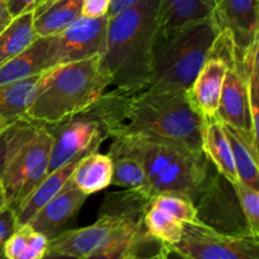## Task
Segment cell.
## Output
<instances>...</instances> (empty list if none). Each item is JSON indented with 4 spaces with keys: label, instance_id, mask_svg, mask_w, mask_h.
Listing matches in <instances>:
<instances>
[{
    "label": "cell",
    "instance_id": "cb8c5ba5",
    "mask_svg": "<svg viewBox=\"0 0 259 259\" xmlns=\"http://www.w3.org/2000/svg\"><path fill=\"white\" fill-rule=\"evenodd\" d=\"M111 139L113 142L108 153L113 162L111 185L128 190H143L146 176L141 161L118 139Z\"/></svg>",
    "mask_w": 259,
    "mask_h": 259
},
{
    "label": "cell",
    "instance_id": "e0dca14e",
    "mask_svg": "<svg viewBox=\"0 0 259 259\" xmlns=\"http://www.w3.org/2000/svg\"><path fill=\"white\" fill-rule=\"evenodd\" d=\"M201 137L202 152L218 174L229 180L233 185L237 184L239 177L235 169L232 147L222 120L217 115L202 118Z\"/></svg>",
    "mask_w": 259,
    "mask_h": 259
},
{
    "label": "cell",
    "instance_id": "d590c367",
    "mask_svg": "<svg viewBox=\"0 0 259 259\" xmlns=\"http://www.w3.org/2000/svg\"><path fill=\"white\" fill-rule=\"evenodd\" d=\"M159 249H161L162 254H163L164 259H190L186 255L181 254L180 252L175 250L174 248L167 247V245H161L159 244Z\"/></svg>",
    "mask_w": 259,
    "mask_h": 259
},
{
    "label": "cell",
    "instance_id": "7a4b0ae2",
    "mask_svg": "<svg viewBox=\"0 0 259 259\" xmlns=\"http://www.w3.org/2000/svg\"><path fill=\"white\" fill-rule=\"evenodd\" d=\"M113 138L141 161L146 176V185L141 191L149 200L156 195L172 192L196 202L212 176L204 152L184 143L147 134Z\"/></svg>",
    "mask_w": 259,
    "mask_h": 259
},
{
    "label": "cell",
    "instance_id": "d6a6232c",
    "mask_svg": "<svg viewBox=\"0 0 259 259\" xmlns=\"http://www.w3.org/2000/svg\"><path fill=\"white\" fill-rule=\"evenodd\" d=\"M139 0H110V7H109L108 12V18H113L115 15H118L119 13L124 12L128 8L133 7L134 4H137Z\"/></svg>",
    "mask_w": 259,
    "mask_h": 259
},
{
    "label": "cell",
    "instance_id": "f1b7e54d",
    "mask_svg": "<svg viewBox=\"0 0 259 259\" xmlns=\"http://www.w3.org/2000/svg\"><path fill=\"white\" fill-rule=\"evenodd\" d=\"M147 242H153V240L149 239L146 234L137 235L81 259H132L134 255L138 254L142 245Z\"/></svg>",
    "mask_w": 259,
    "mask_h": 259
},
{
    "label": "cell",
    "instance_id": "8992f818",
    "mask_svg": "<svg viewBox=\"0 0 259 259\" xmlns=\"http://www.w3.org/2000/svg\"><path fill=\"white\" fill-rule=\"evenodd\" d=\"M52 136L47 126L14 123L2 172L8 206L17 209L48 175Z\"/></svg>",
    "mask_w": 259,
    "mask_h": 259
},
{
    "label": "cell",
    "instance_id": "ffe728a7",
    "mask_svg": "<svg viewBox=\"0 0 259 259\" xmlns=\"http://www.w3.org/2000/svg\"><path fill=\"white\" fill-rule=\"evenodd\" d=\"M113 179V162L109 154L93 151L78 159L70 180L81 192L90 195L108 189Z\"/></svg>",
    "mask_w": 259,
    "mask_h": 259
},
{
    "label": "cell",
    "instance_id": "4316f807",
    "mask_svg": "<svg viewBox=\"0 0 259 259\" xmlns=\"http://www.w3.org/2000/svg\"><path fill=\"white\" fill-rule=\"evenodd\" d=\"M48 239L29 224L18 227L3 245L5 259H42L48 250Z\"/></svg>",
    "mask_w": 259,
    "mask_h": 259
},
{
    "label": "cell",
    "instance_id": "9a60e30c",
    "mask_svg": "<svg viewBox=\"0 0 259 259\" xmlns=\"http://www.w3.org/2000/svg\"><path fill=\"white\" fill-rule=\"evenodd\" d=\"M215 18L220 30L228 32L240 55L258 40V0H215Z\"/></svg>",
    "mask_w": 259,
    "mask_h": 259
},
{
    "label": "cell",
    "instance_id": "7402d4cb",
    "mask_svg": "<svg viewBox=\"0 0 259 259\" xmlns=\"http://www.w3.org/2000/svg\"><path fill=\"white\" fill-rule=\"evenodd\" d=\"M223 123V121H222ZM224 131L232 147L233 158L237 169L239 181L248 186L257 189L259 187V167L258 146L250 137L242 133L238 129L223 123Z\"/></svg>",
    "mask_w": 259,
    "mask_h": 259
},
{
    "label": "cell",
    "instance_id": "484cf974",
    "mask_svg": "<svg viewBox=\"0 0 259 259\" xmlns=\"http://www.w3.org/2000/svg\"><path fill=\"white\" fill-rule=\"evenodd\" d=\"M215 14V0H177L159 15L158 30H169L207 19Z\"/></svg>",
    "mask_w": 259,
    "mask_h": 259
},
{
    "label": "cell",
    "instance_id": "8fae6325",
    "mask_svg": "<svg viewBox=\"0 0 259 259\" xmlns=\"http://www.w3.org/2000/svg\"><path fill=\"white\" fill-rule=\"evenodd\" d=\"M228 70L223 83L222 96L217 116L228 125L247 134L258 146V133L253 126L248 90L247 53L240 55L237 48L232 51L227 60Z\"/></svg>",
    "mask_w": 259,
    "mask_h": 259
},
{
    "label": "cell",
    "instance_id": "7c38bea8",
    "mask_svg": "<svg viewBox=\"0 0 259 259\" xmlns=\"http://www.w3.org/2000/svg\"><path fill=\"white\" fill-rule=\"evenodd\" d=\"M185 223H197L195 202L172 192L152 197L143 214L147 237L167 247H174L181 240Z\"/></svg>",
    "mask_w": 259,
    "mask_h": 259
},
{
    "label": "cell",
    "instance_id": "ee69618b",
    "mask_svg": "<svg viewBox=\"0 0 259 259\" xmlns=\"http://www.w3.org/2000/svg\"><path fill=\"white\" fill-rule=\"evenodd\" d=\"M4 258V250H3V245H0V259Z\"/></svg>",
    "mask_w": 259,
    "mask_h": 259
},
{
    "label": "cell",
    "instance_id": "603a6c76",
    "mask_svg": "<svg viewBox=\"0 0 259 259\" xmlns=\"http://www.w3.org/2000/svg\"><path fill=\"white\" fill-rule=\"evenodd\" d=\"M82 0H56L33 18L37 38H47L63 32L81 17Z\"/></svg>",
    "mask_w": 259,
    "mask_h": 259
},
{
    "label": "cell",
    "instance_id": "4dcf8cb0",
    "mask_svg": "<svg viewBox=\"0 0 259 259\" xmlns=\"http://www.w3.org/2000/svg\"><path fill=\"white\" fill-rule=\"evenodd\" d=\"M15 229L17 224H15L14 210L9 206L0 209V245H4Z\"/></svg>",
    "mask_w": 259,
    "mask_h": 259
},
{
    "label": "cell",
    "instance_id": "ab89813d",
    "mask_svg": "<svg viewBox=\"0 0 259 259\" xmlns=\"http://www.w3.org/2000/svg\"><path fill=\"white\" fill-rule=\"evenodd\" d=\"M53 2H55V0H42V2H40V4L35 8L34 14H38V13H40L42 10H45L46 8H47L50 4H52Z\"/></svg>",
    "mask_w": 259,
    "mask_h": 259
},
{
    "label": "cell",
    "instance_id": "83f0119b",
    "mask_svg": "<svg viewBox=\"0 0 259 259\" xmlns=\"http://www.w3.org/2000/svg\"><path fill=\"white\" fill-rule=\"evenodd\" d=\"M234 189L237 191L243 214L248 223L250 233L254 238L259 239V192L257 189L238 181L234 184Z\"/></svg>",
    "mask_w": 259,
    "mask_h": 259
},
{
    "label": "cell",
    "instance_id": "6da1fadb",
    "mask_svg": "<svg viewBox=\"0 0 259 259\" xmlns=\"http://www.w3.org/2000/svg\"><path fill=\"white\" fill-rule=\"evenodd\" d=\"M100 121L106 137H161L202 152V116L192 108L187 91L147 86L132 91L114 90L89 109Z\"/></svg>",
    "mask_w": 259,
    "mask_h": 259
},
{
    "label": "cell",
    "instance_id": "d4e9b609",
    "mask_svg": "<svg viewBox=\"0 0 259 259\" xmlns=\"http://www.w3.org/2000/svg\"><path fill=\"white\" fill-rule=\"evenodd\" d=\"M33 18L34 12L18 15L0 33V66L20 55L37 39L33 28Z\"/></svg>",
    "mask_w": 259,
    "mask_h": 259
},
{
    "label": "cell",
    "instance_id": "74e56055",
    "mask_svg": "<svg viewBox=\"0 0 259 259\" xmlns=\"http://www.w3.org/2000/svg\"><path fill=\"white\" fill-rule=\"evenodd\" d=\"M176 2L177 0H159V15H161L162 13L166 12V10Z\"/></svg>",
    "mask_w": 259,
    "mask_h": 259
},
{
    "label": "cell",
    "instance_id": "f6af8a7d",
    "mask_svg": "<svg viewBox=\"0 0 259 259\" xmlns=\"http://www.w3.org/2000/svg\"><path fill=\"white\" fill-rule=\"evenodd\" d=\"M3 259H5V257H4V258H3Z\"/></svg>",
    "mask_w": 259,
    "mask_h": 259
},
{
    "label": "cell",
    "instance_id": "f35d334b",
    "mask_svg": "<svg viewBox=\"0 0 259 259\" xmlns=\"http://www.w3.org/2000/svg\"><path fill=\"white\" fill-rule=\"evenodd\" d=\"M42 259H77V258L70 257V255H63V254H57V253L47 252Z\"/></svg>",
    "mask_w": 259,
    "mask_h": 259
},
{
    "label": "cell",
    "instance_id": "44dd1931",
    "mask_svg": "<svg viewBox=\"0 0 259 259\" xmlns=\"http://www.w3.org/2000/svg\"><path fill=\"white\" fill-rule=\"evenodd\" d=\"M46 71L0 85V118L10 121L22 120L39 90Z\"/></svg>",
    "mask_w": 259,
    "mask_h": 259
},
{
    "label": "cell",
    "instance_id": "836d02e7",
    "mask_svg": "<svg viewBox=\"0 0 259 259\" xmlns=\"http://www.w3.org/2000/svg\"><path fill=\"white\" fill-rule=\"evenodd\" d=\"M15 123H17V121H15ZM13 125H14V124H13ZM13 125L9 126L4 133L0 134V176H2L3 167H4V163H5V158H7V152H8V147H9V141H10V136H12Z\"/></svg>",
    "mask_w": 259,
    "mask_h": 259
},
{
    "label": "cell",
    "instance_id": "30bf717a",
    "mask_svg": "<svg viewBox=\"0 0 259 259\" xmlns=\"http://www.w3.org/2000/svg\"><path fill=\"white\" fill-rule=\"evenodd\" d=\"M52 136L48 174L96 151L106 138L100 121L89 110L55 125H45Z\"/></svg>",
    "mask_w": 259,
    "mask_h": 259
},
{
    "label": "cell",
    "instance_id": "bcb514c9",
    "mask_svg": "<svg viewBox=\"0 0 259 259\" xmlns=\"http://www.w3.org/2000/svg\"><path fill=\"white\" fill-rule=\"evenodd\" d=\"M55 2H56V0H55Z\"/></svg>",
    "mask_w": 259,
    "mask_h": 259
},
{
    "label": "cell",
    "instance_id": "ba28073f",
    "mask_svg": "<svg viewBox=\"0 0 259 259\" xmlns=\"http://www.w3.org/2000/svg\"><path fill=\"white\" fill-rule=\"evenodd\" d=\"M195 207L200 224L223 234L254 238L243 214L234 185L217 171L195 202Z\"/></svg>",
    "mask_w": 259,
    "mask_h": 259
},
{
    "label": "cell",
    "instance_id": "52a82bcc",
    "mask_svg": "<svg viewBox=\"0 0 259 259\" xmlns=\"http://www.w3.org/2000/svg\"><path fill=\"white\" fill-rule=\"evenodd\" d=\"M141 234H146L143 214L99 212L94 224L80 229L63 230L50 239L47 252L81 259Z\"/></svg>",
    "mask_w": 259,
    "mask_h": 259
},
{
    "label": "cell",
    "instance_id": "1f68e13d",
    "mask_svg": "<svg viewBox=\"0 0 259 259\" xmlns=\"http://www.w3.org/2000/svg\"><path fill=\"white\" fill-rule=\"evenodd\" d=\"M42 0H7L8 9L13 18L27 12H34Z\"/></svg>",
    "mask_w": 259,
    "mask_h": 259
},
{
    "label": "cell",
    "instance_id": "8d00e7d4",
    "mask_svg": "<svg viewBox=\"0 0 259 259\" xmlns=\"http://www.w3.org/2000/svg\"><path fill=\"white\" fill-rule=\"evenodd\" d=\"M7 206H8L7 195H5L4 185H3L2 177H0V209H4V207H7Z\"/></svg>",
    "mask_w": 259,
    "mask_h": 259
},
{
    "label": "cell",
    "instance_id": "e575fe53",
    "mask_svg": "<svg viewBox=\"0 0 259 259\" xmlns=\"http://www.w3.org/2000/svg\"><path fill=\"white\" fill-rule=\"evenodd\" d=\"M13 17L8 9L7 0H0V33L7 28V25L12 22Z\"/></svg>",
    "mask_w": 259,
    "mask_h": 259
},
{
    "label": "cell",
    "instance_id": "4fadbf2b",
    "mask_svg": "<svg viewBox=\"0 0 259 259\" xmlns=\"http://www.w3.org/2000/svg\"><path fill=\"white\" fill-rule=\"evenodd\" d=\"M234 47L230 35L222 30L212 45L207 60L187 90V98L192 108L202 118L217 115L228 70L227 60Z\"/></svg>",
    "mask_w": 259,
    "mask_h": 259
},
{
    "label": "cell",
    "instance_id": "ac0fdd59",
    "mask_svg": "<svg viewBox=\"0 0 259 259\" xmlns=\"http://www.w3.org/2000/svg\"><path fill=\"white\" fill-rule=\"evenodd\" d=\"M51 37L37 38L20 55L0 66V85L38 75L51 68Z\"/></svg>",
    "mask_w": 259,
    "mask_h": 259
},
{
    "label": "cell",
    "instance_id": "b9f144b4",
    "mask_svg": "<svg viewBox=\"0 0 259 259\" xmlns=\"http://www.w3.org/2000/svg\"><path fill=\"white\" fill-rule=\"evenodd\" d=\"M132 259H157V253H156V254H153V255H149V257H148V255H141L138 253V254L134 255V257Z\"/></svg>",
    "mask_w": 259,
    "mask_h": 259
},
{
    "label": "cell",
    "instance_id": "60d3db41",
    "mask_svg": "<svg viewBox=\"0 0 259 259\" xmlns=\"http://www.w3.org/2000/svg\"><path fill=\"white\" fill-rule=\"evenodd\" d=\"M15 121H10V120H5V119L0 118V134L4 133L9 126H12Z\"/></svg>",
    "mask_w": 259,
    "mask_h": 259
},
{
    "label": "cell",
    "instance_id": "5bb4252c",
    "mask_svg": "<svg viewBox=\"0 0 259 259\" xmlns=\"http://www.w3.org/2000/svg\"><path fill=\"white\" fill-rule=\"evenodd\" d=\"M108 17H78L63 32L51 37V67L104 55L108 34Z\"/></svg>",
    "mask_w": 259,
    "mask_h": 259
},
{
    "label": "cell",
    "instance_id": "d6986e66",
    "mask_svg": "<svg viewBox=\"0 0 259 259\" xmlns=\"http://www.w3.org/2000/svg\"><path fill=\"white\" fill-rule=\"evenodd\" d=\"M78 159L80 158L68 162L65 166L55 169L53 172H50L46 176V179L38 185L37 189L14 210L17 228L28 224L32 220V218L65 187V185L67 184L71 175H72L73 168L77 164Z\"/></svg>",
    "mask_w": 259,
    "mask_h": 259
},
{
    "label": "cell",
    "instance_id": "7bdbcfd3",
    "mask_svg": "<svg viewBox=\"0 0 259 259\" xmlns=\"http://www.w3.org/2000/svg\"><path fill=\"white\" fill-rule=\"evenodd\" d=\"M157 259H164L163 254H162L161 249H158V252H157Z\"/></svg>",
    "mask_w": 259,
    "mask_h": 259
},
{
    "label": "cell",
    "instance_id": "5b68a950",
    "mask_svg": "<svg viewBox=\"0 0 259 259\" xmlns=\"http://www.w3.org/2000/svg\"><path fill=\"white\" fill-rule=\"evenodd\" d=\"M219 33L215 14L194 24L157 30L149 86L161 90H189Z\"/></svg>",
    "mask_w": 259,
    "mask_h": 259
},
{
    "label": "cell",
    "instance_id": "9c48e42d",
    "mask_svg": "<svg viewBox=\"0 0 259 259\" xmlns=\"http://www.w3.org/2000/svg\"><path fill=\"white\" fill-rule=\"evenodd\" d=\"M175 250L190 259H259V239L223 234L197 223H185Z\"/></svg>",
    "mask_w": 259,
    "mask_h": 259
},
{
    "label": "cell",
    "instance_id": "2e32d148",
    "mask_svg": "<svg viewBox=\"0 0 259 259\" xmlns=\"http://www.w3.org/2000/svg\"><path fill=\"white\" fill-rule=\"evenodd\" d=\"M88 195L81 192L71 180H68L65 187L48 201L28 224L48 239H52L63 232L66 225L80 211Z\"/></svg>",
    "mask_w": 259,
    "mask_h": 259
},
{
    "label": "cell",
    "instance_id": "f546056e",
    "mask_svg": "<svg viewBox=\"0 0 259 259\" xmlns=\"http://www.w3.org/2000/svg\"><path fill=\"white\" fill-rule=\"evenodd\" d=\"M110 0H82L81 15L86 18H103L108 17Z\"/></svg>",
    "mask_w": 259,
    "mask_h": 259
},
{
    "label": "cell",
    "instance_id": "277c9868",
    "mask_svg": "<svg viewBox=\"0 0 259 259\" xmlns=\"http://www.w3.org/2000/svg\"><path fill=\"white\" fill-rule=\"evenodd\" d=\"M158 20L159 0H139L109 18L104 60L115 89L132 91L151 85Z\"/></svg>",
    "mask_w": 259,
    "mask_h": 259
},
{
    "label": "cell",
    "instance_id": "3957f363",
    "mask_svg": "<svg viewBox=\"0 0 259 259\" xmlns=\"http://www.w3.org/2000/svg\"><path fill=\"white\" fill-rule=\"evenodd\" d=\"M111 86L104 55L53 66L46 71L34 100L22 120L55 125L89 110Z\"/></svg>",
    "mask_w": 259,
    "mask_h": 259
}]
</instances>
